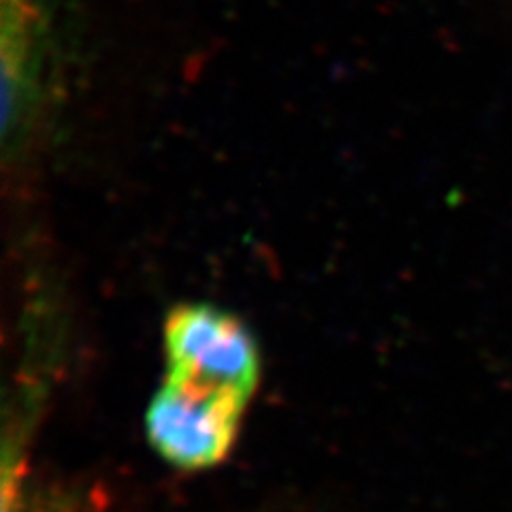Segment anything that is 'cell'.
Listing matches in <instances>:
<instances>
[{"label":"cell","instance_id":"cell-1","mask_svg":"<svg viewBox=\"0 0 512 512\" xmlns=\"http://www.w3.org/2000/svg\"><path fill=\"white\" fill-rule=\"evenodd\" d=\"M248 395L167 374L146 412L154 451L182 470H205L231 453Z\"/></svg>","mask_w":512,"mask_h":512},{"label":"cell","instance_id":"cell-2","mask_svg":"<svg viewBox=\"0 0 512 512\" xmlns=\"http://www.w3.org/2000/svg\"><path fill=\"white\" fill-rule=\"evenodd\" d=\"M169 372L207 387L252 397L261 376L259 348L242 320L205 303L169 312L165 323Z\"/></svg>","mask_w":512,"mask_h":512}]
</instances>
